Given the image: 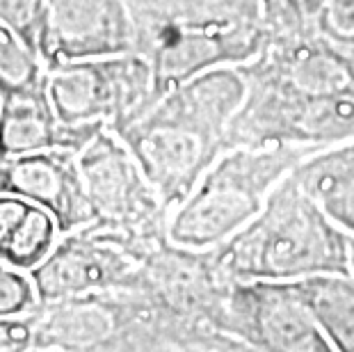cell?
<instances>
[{"label": "cell", "mask_w": 354, "mask_h": 352, "mask_svg": "<svg viewBox=\"0 0 354 352\" xmlns=\"http://www.w3.org/2000/svg\"><path fill=\"white\" fill-rule=\"evenodd\" d=\"M46 89L64 124L105 126L115 133L160 99L151 64L135 50L53 62L46 66Z\"/></svg>", "instance_id": "obj_6"}, {"label": "cell", "mask_w": 354, "mask_h": 352, "mask_svg": "<svg viewBox=\"0 0 354 352\" xmlns=\"http://www.w3.org/2000/svg\"><path fill=\"white\" fill-rule=\"evenodd\" d=\"M167 231H140L105 222L62 234L30 277L41 304L101 290H140L151 252Z\"/></svg>", "instance_id": "obj_5"}, {"label": "cell", "mask_w": 354, "mask_h": 352, "mask_svg": "<svg viewBox=\"0 0 354 352\" xmlns=\"http://www.w3.org/2000/svg\"><path fill=\"white\" fill-rule=\"evenodd\" d=\"M46 82V62L0 19V96L30 92Z\"/></svg>", "instance_id": "obj_16"}, {"label": "cell", "mask_w": 354, "mask_h": 352, "mask_svg": "<svg viewBox=\"0 0 354 352\" xmlns=\"http://www.w3.org/2000/svg\"><path fill=\"white\" fill-rule=\"evenodd\" d=\"M57 220L26 197L0 192V261L32 272L59 241Z\"/></svg>", "instance_id": "obj_13"}, {"label": "cell", "mask_w": 354, "mask_h": 352, "mask_svg": "<svg viewBox=\"0 0 354 352\" xmlns=\"http://www.w3.org/2000/svg\"><path fill=\"white\" fill-rule=\"evenodd\" d=\"M350 277L354 279V236H350Z\"/></svg>", "instance_id": "obj_22"}, {"label": "cell", "mask_w": 354, "mask_h": 352, "mask_svg": "<svg viewBox=\"0 0 354 352\" xmlns=\"http://www.w3.org/2000/svg\"><path fill=\"white\" fill-rule=\"evenodd\" d=\"M35 350L240 352L229 336L190 323L145 290H101L41 304L37 311Z\"/></svg>", "instance_id": "obj_2"}, {"label": "cell", "mask_w": 354, "mask_h": 352, "mask_svg": "<svg viewBox=\"0 0 354 352\" xmlns=\"http://www.w3.org/2000/svg\"><path fill=\"white\" fill-rule=\"evenodd\" d=\"M354 140V94L299 96L247 85L227 133L229 147L292 145L329 149Z\"/></svg>", "instance_id": "obj_7"}, {"label": "cell", "mask_w": 354, "mask_h": 352, "mask_svg": "<svg viewBox=\"0 0 354 352\" xmlns=\"http://www.w3.org/2000/svg\"><path fill=\"white\" fill-rule=\"evenodd\" d=\"M292 174L331 220L354 236V140L308 156Z\"/></svg>", "instance_id": "obj_14"}, {"label": "cell", "mask_w": 354, "mask_h": 352, "mask_svg": "<svg viewBox=\"0 0 354 352\" xmlns=\"http://www.w3.org/2000/svg\"><path fill=\"white\" fill-rule=\"evenodd\" d=\"M46 66L133 50L135 30L124 0H46Z\"/></svg>", "instance_id": "obj_11"}, {"label": "cell", "mask_w": 354, "mask_h": 352, "mask_svg": "<svg viewBox=\"0 0 354 352\" xmlns=\"http://www.w3.org/2000/svg\"><path fill=\"white\" fill-rule=\"evenodd\" d=\"M41 306L30 272L0 261V316H24Z\"/></svg>", "instance_id": "obj_19"}, {"label": "cell", "mask_w": 354, "mask_h": 352, "mask_svg": "<svg viewBox=\"0 0 354 352\" xmlns=\"http://www.w3.org/2000/svg\"><path fill=\"white\" fill-rule=\"evenodd\" d=\"M247 82L238 66H215L165 92L122 138L165 206H178L227 151V133Z\"/></svg>", "instance_id": "obj_1"}, {"label": "cell", "mask_w": 354, "mask_h": 352, "mask_svg": "<svg viewBox=\"0 0 354 352\" xmlns=\"http://www.w3.org/2000/svg\"><path fill=\"white\" fill-rule=\"evenodd\" d=\"M220 329L240 352H331L297 281L233 279Z\"/></svg>", "instance_id": "obj_8"}, {"label": "cell", "mask_w": 354, "mask_h": 352, "mask_svg": "<svg viewBox=\"0 0 354 352\" xmlns=\"http://www.w3.org/2000/svg\"><path fill=\"white\" fill-rule=\"evenodd\" d=\"M105 126H69L57 117L46 82L30 92L0 96V160L46 149L82 151Z\"/></svg>", "instance_id": "obj_12"}, {"label": "cell", "mask_w": 354, "mask_h": 352, "mask_svg": "<svg viewBox=\"0 0 354 352\" xmlns=\"http://www.w3.org/2000/svg\"><path fill=\"white\" fill-rule=\"evenodd\" d=\"M78 165L99 222L140 231H167L169 208L115 131L101 129L96 133L78 154Z\"/></svg>", "instance_id": "obj_9"}, {"label": "cell", "mask_w": 354, "mask_h": 352, "mask_svg": "<svg viewBox=\"0 0 354 352\" xmlns=\"http://www.w3.org/2000/svg\"><path fill=\"white\" fill-rule=\"evenodd\" d=\"M37 311L24 316H0V352L35 350Z\"/></svg>", "instance_id": "obj_21"}, {"label": "cell", "mask_w": 354, "mask_h": 352, "mask_svg": "<svg viewBox=\"0 0 354 352\" xmlns=\"http://www.w3.org/2000/svg\"><path fill=\"white\" fill-rule=\"evenodd\" d=\"M0 19L41 59L48 48L46 0H0Z\"/></svg>", "instance_id": "obj_18"}, {"label": "cell", "mask_w": 354, "mask_h": 352, "mask_svg": "<svg viewBox=\"0 0 354 352\" xmlns=\"http://www.w3.org/2000/svg\"><path fill=\"white\" fill-rule=\"evenodd\" d=\"M268 39L318 33L325 0H259Z\"/></svg>", "instance_id": "obj_17"}, {"label": "cell", "mask_w": 354, "mask_h": 352, "mask_svg": "<svg viewBox=\"0 0 354 352\" xmlns=\"http://www.w3.org/2000/svg\"><path fill=\"white\" fill-rule=\"evenodd\" d=\"M0 192L26 197L55 217L62 234L94 222L78 151L46 149L0 160Z\"/></svg>", "instance_id": "obj_10"}, {"label": "cell", "mask_w": 354, "mask_h": 352, "mask_svg": "<svg viewBox=\"0 0 354 352\" xmlns=\"http://www.w3.org/2000/svg\"><path fill=\"white\" fill-rule=\"evenodd\" d=\"M315 323L329 341L331 352H354V279L350 275L327 272L297 279Z\"/></svg>", "instance_id": "obj_15"}, {"label": "cell", "mask_w": 354, "mask_h": 352, "mask_svg": "<svg viewBox=\"0 0 354 352\" xmlns=\"http://www.w3.org/2000/svg\"><path fill=\"white\" fill-rule=\"evenodd\" d=\"M231 279L297 281L313 275H350V234L325 213L295 174L283 178L227 243L215 247Z\"/></svg>", "instance_id": "obj_3"}, {"label": "cell", "mask_w": 354, "mask_h": 352, "mask_svg": "<svg viewBox=\"0 0 354 352\" xmlns=\"http://www.w3.org/2000/svg\"><path fill=\"white\" fill-rule=\"evenodd\" d=\"M318 30L354 53V0H325Z\"/></svg>", "instance_id": "obj_20"}, {"label": "cell", "mask_w": 354, "mask_h": 352, "mask_svg": "<svg viewBox=\"0 0 354 352\" xmlns=\"http://www.w3.org/2000/svg\"><path fill=\"white\" fill-rule=\"evenodd\" d=\"M322 149L292 145L229 147L190 194L171 208L167 236L190 250H213L238 234L266 206L299 163Z\"/></svg>", "instance_id": "obj_4"}]
</instances>
